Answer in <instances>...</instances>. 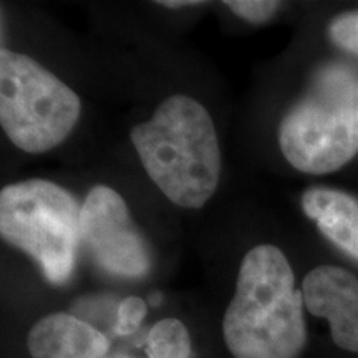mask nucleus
Segmentation results:
<instances>
[{
  "label": "nucleus",
  "instance_id": "obj_6",
  "mask_svg": "<svg viewBox=\"0 0 358 358\" xmlns=\"http://www.w3.org/2000/svg\"><path fill=\"white\" fill-rule=\"evenodd\" d=\"M80 243L111 275L136 279L151 268V250L128 204L108 186H95L87 194L80 209Z\"/></svg>",
  "mask_w": 358,
  "mask_h": 358
},
{
  "label": "nucleus",
  "instance_id": "obj_9",
  "mask_svg": "<svg viewBox=\"0 0 358 358\" xmlns=\"http://www.w3.org/2000/svg\"><path fill=\"white\" fill-rule=\"evenodd\" d=\"M303 213L322 234L358 262V199L345 191L310 187L301 199Z\"/></svg>",
  "mask_w": 358,
  "mask_h": 358
},
{
  "label": "nucleus",
  "instance_id": "obj_15",
  "mask_svg": "<svg viewBox=\"0 0 358 358\" xmlns=\"http://www.w3.org/2000/svg\"><path fill=\"white\" fill-rule=\"evenodd\" d=\"M115 358H128V357H115Z\"/></svg>",
  "mask_w": 358,
  "mask_h": 358
},
{
  "label": "nucleus",
  "instance_id": "obj_7",
  "mask_svg": "<svg viewBox=\"0 0 358 358\" xmlns=\"http://www.w3.org/2000/svg\"><path fill=\"white\" fill-rule=\"evenodd\" d=\"M303 303L325 319L335 345L358 353V279L342 267L320 266L302 282Z\"/></svg>",
  "mask_w": 358,
  "mask_h": 358
},
{
  "label": "nucleus",
  "instance_id": "obj_1",
  "mask_svg": "<svg viewBox=\"0 0 358 358\" xmlns=\"http://www.w3.org/2000/svg\"><path fill=\"white\" fill-rule=\"evenodd\" d=\"M303 295L279 248L256 245L241 262L222 335L234 358H297L307 340Z\"/></svg>",
  "mask_w": 358,
  "mask_h": 358
},
{
  "label": "nucleus",
  "instance_id": "obj_14",
  "mask_svg": "<svg viewBox=\"0 0 358 358\" xmlns=\"http://www.w3.org/2000/svg\"><path fill=\"white\" fill-rule=\"evenodd\" d=\"M159 6L169 7V8H179V7H185V6H198V3L203 2H196V0H176V2H171V0H163V2H158Z\"/></svg>",
  "mask_w": 358,
  "mask_h": 358
},
{
  "label": "nucleus",
  "instance_id": "obj_4",
  "mask_svg": "<svg viewBox=\"0 0 358 358\" xmlns=\"http://www.w3.org/2000/svg\"><path fill=\"white\" fill-rule=\"evenodd\" d=\"M0 232L34 259L52 284L70 279L80 243V209L64 187L45 179L3 187Z\"/></svg>",
  "mask_w": 358,
  "mask_h": 358
},
{
  "label": "nucleus",
  "instance_id": "obj_13",
  "mask_svg": "<svg viewBox=\"0 0 358 358\" xmlns=\"http://www.w3.org/2000/svg\"><path fill=\"white\" fill-rule=\"evenodd\" d=\"M146 317V303L140 297H128L120 303L116 312L115 330L120 335H129L140 327Z\"/></svg>",
  "mask_w": 358,
  "mask_h": 358
},
{
  "label": "nucleus",
  "instance_id": "obj_12",
  "mask_svg": "<svg viewBox=\"0 0 358 358\" xmlns=\"http://www.w3.org/2000/svg\"><path fill=\"white\" fill-rule=\"evenodd\" d=\"M224 3L237 17L252 24L267 22L280 7L279 2H271V0H227Z\"/></svg>",
  "mask_w": 358,
  "mask_h": 358
},
{
  "label": "nucleus",
  "instance_id": "obj_11",
  "mask_svg": "<svg viewBox=\"0 0 358 358\" xmlns=\"http://www.w3.org/2000/svg\"><path fill=\"white\" fill-rule=\"evenodd\" d=\"M329 37L342 50L358 57V12L335 17L329 25Z\"/></svg>",
  "mask_w": 358,
  "mask_h": 358
},
{
  "label": "nucleus",
  "instance_id": "obj_8",
  "mask_svg": "<svg viewBox=\"0 0 358 358\" xmlns=\"http://www.w3.org/2000/svg\"><path fill=\"white\" fill-rule=\"evenodd\" d=\"M29 352L34 358H101L110 342L100 330L70 313H52L30 329Z\"/></svg>",
  "mask_w": 358,
  "mask_h": 358
},
{
  "label": "nucleus",
  "instance_id": "obj_5",
  "mask_svg": "<svg viewBox=\"0 0 358 358\" xmlns=\"http://www.w3.org/2000/svg\"><path fill=\"white\" fill-rule=\"evenodd\" d=\"M82 103L77 93L34 58L0 52V123L25 153H47L75 128Z\"/></svg>",
  "mask_w": 358,
  "mask_h": 358
},
{
  "label": "nucleus",
  "instance_id": "obj_2",
  "mask_svg": "<svg viewBox=\"0 0 358 358\" xmlns=\"http://www.w3.org/2000/svg\"><path fill=\"white\" fill-rule=\"evenodd\" d=\"M143 168L173 204L199 209L221 176V150L211 115L186 95L169 96L150 122L129 133Z\"/></svg>",
  "mask_w": 358,
  "mask_h": 358
},
{
  "label": "nucleus",
  "instance_id": "obj_10",
  "mask_svg": "<svg viewBox=\"0 0 358 358\" xmlns=\"http://www.w3.org/2000/svg\"><path fill=\"white\" fill-rule=\"evenodd\" d=\"M150 358H189L191 338L186 325L178 319L159 320L148 335Z\"/></svg>",
  "mask_w": 358,
  "mask_h": 358
},
{
  "label": "nucleus",
  "instance_id": "obj_3",
  "mask_svg": "<svg viewBox=\"0 0 358 358\" xmlns=\"http://www.w3.org/2000/svg\"><path fill=\"white\" fill-rule=\"evenodd\" d=\"M284 158L299 171H337L358 153V71L329 64L313 75L279 129Z\"/></svg>",
  "mask_w": 358,
  "mask_h": 358
}]
</instances>
